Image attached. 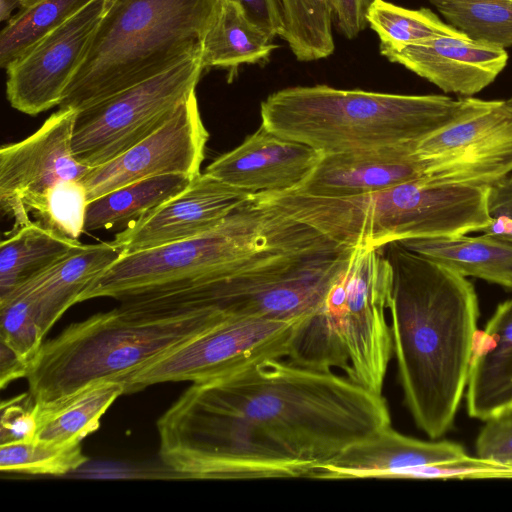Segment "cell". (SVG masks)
Returning <instances> with one entry per match:
<instances>
[{
    "label": "cell",
    "mask_w": 512,
    "mask_h": 512,
    "mask_svg": "<svg viewBox=\"0 0 512 512\" xmlns=\"http://www.w3.org/2000/svg\"><path fill=\"white\" fill-rule=\"evenodd\" d=\"M392 269L393 356L404 403L431 439L453 425L467 385L479 315L466 277L397 242L380 247Z\"/></svg>",
    "instance_id": "1"
},
{
    "label": "cell",
    "mask_w": 512,
    "mask_h": 512,
    "mask_svg": "<svg viewBox=\"0 0 512 512\" xmlns=\"http://www.w3.org/2000/svg\"><path fill=\"white\" fill-rule=\"evenodd\" d=\"M192 385L251 421L288 455L313 467L315 475L345 449L391 426L383 394L332 370L298 366L285 358L265 359Z\"/></svg>",
    "instance_id": "2"
},
{
    "label": "cell",
    "mask_w": 512,
    "mask_h": 512,
    "mask_svg": "<svg viewBox=\"0 0 512 512\" xmlns=\"http://www.w3.org/2000/svg\"><path fill=\"white\" fill-rule=\"evenodd\" d=\"M338 247L318 230L254 196L201 235L121 255L81 293L78 303L192 286L281 257Z\"/></svg>",
    "instance_id": "3"
},
{
    "label": "cell",
    "mask_w": 512,
    "mask_h": 512,
    "mask_svg": "<svg viewBox=\"0 0 512 512\" xmlns=\"http://www.w3.org/2000/svg\"><path fill=\"white\" fill-rule=\"evenodd\" d=\"M120 302L43 342L26 376L34 402H49L94 382L118 381L226 320L214 308L156 309Z\"/></svg>",
    "instance_id": "4"
},
{
    "label": "cell",
    "mask_w": 512,
    "mask_h": 512,
    "mask_svg": "<svg viewBox=\"0 0 512 512\" xmlns=\"http://www.w3.org/2000/svg\"><path fill=\"white\" fill-rule=\"evenodd\" d=\"M474 97L404 95L328 85L278 90L261 103V124L322 155L418 143L463 115Z\"/></svg>",
    "instance_id": "5"
},
{
    "label": "cell",
    "mask_w": 512,
    "mask_h": 512,
    "mask_svg": "<svg viewBox=\"0 0 512 512\" xmlns=\"http://www.w3.org/2000/svg\"><path fill=\"white\" fill-rule=\"evenodd\" d=\"M490 190L423 178L360 197H314L292 190L255 197L338 245L380 248L405 239L481 231L493 219Z\"/></svg>",
    "instance_id": "6"
},
{
    "label": "cell",
    "mask_w": 512,
    "mask_h": 512,
    "mask_svg": "<svg viewBox=\"0 0 512 512\" xmlns=\"http://www.w3.org/2000/svg\"><path fill=\"white\" fill-rule=\"evenodd\" d=\"M219 0H109L61 109L77 112L200 55Z\"/></svg>",
    "instance_id": "7"
},
{
    "label": "cell",
    "mask_w": 512,
    "mask_h": 512,
    "mask_svg": "<svg viewBox=\"0 0 512 512\" xmlns=\"http://www.w3.org/2000/svg\"><path fill=\"white\" fill-rule=\"evenodd\" d=\"M392 269L380 248L357 245L320 307L296 328L287 356L307 368L343 371L355 384L382 394L393 357L386 317Z\"/></svg>",
    "instance_id": "8"
},
{
    "label": "cell",
    "mask_w": 512,
    "mask_h": 512,
    "mask_svg": "<svg viewBox=\"0 0 512 512\" xmlns=\"http://www.w3.org/2000/svg\"><path fill=\"white\" fill-rule=\"evenodd\" d=\"M159 455L177 476L202 480L314 478L315 470L284 452L238 412L193 385L157 421Z\"/></svg>",
    "instance_id": "9"
},
{
    "label": "cell",
    "mask_w": 512,
    "mask_h": 512,
    "mask_svg": "<svg viewBox=\"0 0 512 512\" xmlns=\"http://www.w3.org/2000/svg\"><path fill=\"white\" fill-rule=\"evenodd\" d=\"M200 55L77 113L72 151L89 167L103 165L160 129L193 93L203 72Z\"/></svg>",
    "instance_id": "10"
},
{
    "label": "cell",
    "mask_w": 512,
    "mask_h": 512,
    "mask_svg": "<svg viewBox=\"0 0 512 512\" xmlns=\"http://www.w3.org/2000/svg\"><path fill=\"white\" fill-rule=\"evenodd\" d=\"M303 321L226 319L118 381L128 394L163 382L209 381L265 359H286Z\"/></svg>",
    "instance_id": "11"
},
{
    "label": "cell",
    "mask_w": 512,
    "mask_h": 512,
    "mask_svg": "<svg viewBox=\"0 0 512 512\" xmlns=\"http://www.w3.org/2000/svg\"><path fill=\"white\" fill-rule=\"evenodd\" d=\"M77 111L51 114L33 134L0 149V207L13 219V229L31 222L45 192L63 180H81L92 168L72 151Z\"/></svg>",
    "instance_id": "12"
},
{
    "label": "cell",
    "mask_w": 512,
    "mask_h": 512,
    "mask_svg": "<svg viewBox=\"0 0 512 512\" xmlns=\"http://www.w3.org/2000/svg\"><path fill=\"white\" fill-rule=\"evenodd\" d=\"M108 3L93 0L6 69V97L14 109L35 116L60 104Z\"/></svg>",
    "instance_id": "13"
},
{
    "label": "cell",
    "mask_w": 512,
    "mask_h": 512,
    "mask_svg": "<svg viewBox=\"0 0 512 512\" xmlns=\"http://www.w3.org/2000/svg\"><path fill=\"white\" fill-rule=\"evenodd\" d=\"M209 133L193 92L156 132L117 158L91 168L81 179L89 202L112 190L148 177L199 175Z\"/></svg>",
    "instance_id": "14"
},
{
    "label": "cell",
    "mask_w": 512,
    "mask_h": 512,
    "mask_svg": "<svg viewBox=\"0 0 512 512\" xmlns=\"http://www.w3.org/2000/svg\"><path fill=\"white\" fill-rule=\"evenodd\" d=\"M254 199L208 173H200L180 193L128 224L111 243L122 255L201 235Z\"/></svg>",
    "instance_id": "15"
},
{
    "label": "cell",
    "mask_w": 512,
    "mask_h": 512,
    "mask_svg": "<svg viewBox=\"0 0 512 512\" xmlns=\"http://www.w3.org/2000/svg\"><path fill=\"white\" fill-rule=\"evenodd\" d=\"M321 157L310 146L283 138L261 124L205 172L251 195L280 193L299 188Z\"/></svg>",
    "instance_id": "16"
},
{
    "label": "cell",
    "mask_w": 512,
    "mask_h": 512,
    "mask_svg": "<svg viewBox=\"0 0 512 512\" xmlns=\"http://www.w3.org/2000/svg\"><path fill=\"white\" fill-rule=\"evenodd\" d=\"M418 143L322 155L304 183L292 190L325 198H350L427 178L433 160L416 152Z\"/></svg>",
    "instance_id": "17"
},
{
    "label": "cell",
    "mask_w": 512,
    "mask_h": 512,
    "mask_svg": "<svg viewBox=\"0 0 512 512\" xmlns=\"http://www.w3.org/2000/svg\"><path fill=\"white\" fill-rule=\"evenodd\" d=\"M381 55L429 81L445 93L473 97L505 69L506 49L467 36H437Z\"/></svg>",
    "instance_id": "18"
},
{
    "label": "cell",
    "mask_w": 512,
    "mask_h": 512,
    "mask_svg": "<svg viewBox=\"0 0 512 512\" xmlns=\"http://www.w3.org/2000/svg\"><path fill=\"white\" fill-rule=\"evenodd\" d=\"M468 456L458 443L423 441L389 426L322 464L314 479L407 478L414 469Z\"/></svg>",
    "instance_id": "19"
},
{
    "label": "cell",
    "mask_w": 512,
    "mask_h": 512,
    "mask_svg": "<svg viewBox=\"0 0 512 512\" xmlns=\"http://www.w3.org/2000/svg\"><path fill=\"white\" fill-rule=\"evenodd\" d=\"M466 387L472 418L485 421L512 409V298L497 306L476 336Z\"/></svg>",
    "instance_id": "20"
},
{
    "label": "cell",
    "mask_w": 512,
    "mask_h": 512,
    "mask_svg": "<svg viewBox=\"0 0 512 512\" xmlns=\"http://www.w3.org/2000/svg\"><path fill=\"white\" fill-rule=\"evenodd\" d=\"M121 255L111 241L82 244L14 291L27 297L46 336L67 309L78 303L79 296L91 282Z\"/></svg>",
    "instance_id": "21"
},
{
    "label": "cell",
    "mask_w": 512,
    "mask_h": 512,
    "mask_svg": "<svg viewBox=\"0 0 512 512\" xmlns=\"http://www.w3.org/2000/svg\"><path fill=\"white\" fill-rule=\"evenodd\" d=\"M397 243L464 277L472 276L512 289L511 241L482 233L413 238Z\"/></svg>",
    "instance_id": "22"
},
{
    "label": "cell",
    "mask_w": 512,
    "mask_h": 512,
    "mask_svg": "<svg viewBox=\"0 0 512 512\" xmlns=\"http://www.w3.org/2000/svg\"><path fill=\"white\" fill-rule=\"evenodd\" d=\"M273 40V36L247 16L239 3L219 0L215 17L201 41L203 69H227L230 82L240 66L267 63L278 47Z\"/></svg>",
    "instance_id": "23"
},
{
    "label": "cell",
    "mask_w": 512,
    "mask_h": 512,
    "mask_svg": "<svg viewBox=\"0 0 512 512\" xmlns=\"http://www.w3.org/2000/svg\"><path fill=\"white\" fill-rule=\"evenodd\" d=\"M124 391L120 381L102 380L49 402H34L36 430L32 439L61 445L81 443L99 428L102 416Z\"/></svg>",
    "instance_id": "24"
},
{
    "label": "cell",
    "mask_w": 512,
    "mask_h": 512,
    "mask_svg": "<svg viewBox=\"0 0 512 512\" xmlns=\"http://www.w3.org/2000/svg\"><path fill=\"white\" fill-rule=\"evenodd\" d=\"M82 244L37 221L12 229L0 243V299Z\"/></svg>",
    "instance_id": "25"
},
{
    "label": "cell",
    "mask_w": 512,
    "mask_h": 512,
    "mask_svg": "<svg viewBox=\"0 0 512 512\" xmlns=\"http://www.w3.org/2000/svg\"><path fill=\"white\" fill-rule=\"evenodd\" d=\"M194 178L186 174L148 177L95 198L87 207L85 231L126 227L183 191Z\"/></svg>",
    "instance_id": "26"
},
{
    "label": "cell",
    "mask_w": 512,
    "mask_h": 512,
    "mask_svg": "<svg viewBox=\"0 0 512 512\" xmlns=\"http://www.w3.org/2000/svg\"><path fill=\"white\" fill-rule=\"evenodd\" d=\"M367 21L380 40L379 51L399 49L437 36H466L429 8L409 9L385 0H376L371 5Z\"/></svg>",
    "instance_id": "27"
},
{
    "label": "cell",
    "mask_w": 512,
    "mask_h": 512,
    "mask_svg": "<svg viewBox=\"0 0 512 512\" xmlns=\"http://www.w3.org/2000/svg\"><path fill=\"white\" fill-rule=\"evenodd\" d=\"M284 39L295 58L310 62L334 53L332 15L328 0H278Z\"/></svg>",
    "instance_id": "28"
},
{
    "label": "cell",
    "mask_w": 512,
    "mask_h": 512,
    "mask_svg": "<svg viewBox=\"0 0 512 512\" xmlns=\"http://www.w3.org/2000/svg\"><path fill=\"white\" fill-rule=\"evenodd\" d=\"M93 0H39L21 9L0 35V65L7 69L47 34Z\"/></svg>",
    "instance_id": "29"
},
{
    "label": "cell",
    "mask_w": 512,
    "mask_h": 512,
    "mask_svg": "<svg viewBox=\"0 0 512 512\" xmlns=\"http://www.w3.org/2000/svg\"><path fill=\"white\" fill-rule=\"evenodd\" d=\"M444 20L468 38L512 46V0H428Z\"/></svg>",
    "instance_id": "30"
},
{
    "label": "cell",
    "mask_w": 512,
    "mask_h": 512,
    "mask_svg": "<svg viewBox=\"0 0 512 512\" xmlns=\"http://www.w3.org/2000/svg\"><path fill=\"white\" fill-rule=\"evenodd\" d=\"M88 461L78 444H55L36 439L1 443L0 469L2 472L32 475H64Z\"/></svg>",
    "instance_id": "31"
},
{
    "label": "cell",
    "mask_w": 512,
    "mask_h": 512,
    "mask_svg": "<svg viewBox=\"0 0 512 512\" xmlns=\"http://www.w3.org/2000/svg\"><path fill=\"white\" fill-rule=\"evenodd\" d=\"M89 204L81 180H63L48 189L32 212L37 222L74 240L85 231Z\"/></svg>",
    "instance_id": "32"
},
{
    "label": "cell",
    "mask_w": 512,
    "mask_h": 512,
    "mask_svg": "<svg viewBox=\"0 0 512 512\" xmlns=\"http://www.w3.org/2000/svg\"><path fill=\"white\" fill-rule=\"evenodd\" d=\"M44 335L25 295L14 291L0 299V338L28 367L43 344Z\"/></svg>",
    "instance_id": "33"
},
{
    "label": "cell",
    "mask_w": 512,
    "mask_h": 512,
    "mask_svg": "<svg viewBox=\"0 0 512 512\" xmlns=\"http://www.w3.org/2000/svg\"><path fill=\"white\" fill-rule=\"evenodd\" d=\"M485 422L475 443L477 457L512 468V409Z\"/></svg>",
    "instance_id": "34"
},
{
    "label": "cell",
    "mask_w": 512,
    "mask_h": 512,
    "mask_svg": "<svg viewBox=\"0 0 512 512\" xmlns=\"http://www.w3.org/2000/svg\"><path fill=\"white\" fill-rule=\"evenodd\" d=\"M36 430L34 400L22 394L1 405V443L32 439Z\"/></svg>",
    "instance_id": "35"
},
{
    "label": "cell",
    "mask_w": 512,
    "mask_h": 512,
    "mask_svg": "<svg viewBox=\"0 0 512 512\" xmlns=\"http://www.w3.org/2000/svg\"><path fill=\"white\" fill-rule=\"evenodd\" d=\"M376 0H328L332 20L347 39L357 37L367 26V14Z\"/></svg>",
    "instance_id": "36"
},
{
    "label": "cell",
    "mask_w": 512,
    "mask_h": 512,
    "mask_svg": "<svg viewBox=\"0 0 512 512\" xmlns=\"http://www.w3.org/2000/svg\"><path fill=\"white\" fill-rule=\"evenodd\" d=\"M239 3L247 16L268 34L280 36L283 18L278 0H231Z\"/></svg>",
    "instance_id": "37"
},
{
    "label": "cell",
    "mask_w": 512,
    "mask_h": 512,
    "mask_svg": "<svg viewBox=\"0 0 512 512\" xmlns=\"http://www.w3.org/2000/svg\"><path fill=\"white\" fill-rule=\"evenodd\" d=\"M489 211L492 217L505 216L512 219V173L491 188Z\"/></svg>",
    "instance_id": "38"
},
{
    "label": "cell",
    "mask_w": 512,
    "mask_h": 512,
    "mask_svg": "<svg viewBox=\"0 0 512 512\" xmlns=\"http://www.w3.org/2000/svg\"><path fill=\"white\" fill-rule=\"evenodd\" d=\"M0 385L4 388L11 381L26 377L28 365L23 362L9 347L1 343L0 352Z\"/></svg>",
    "instance_id": "39"
},
{
    "label": "cell",
    "mask_w": 512,
    "mask_h": 512,
    "mask_svg": "<svg viewBox=\"0 0 512 512\" xmlns=\"http://www.w3.org/2000/svg\"><path fill=\"white\" fill-rule=\"evenodd\" d=\"M480 232L512 242V219L505 216L493 217L491 223Z\"/></svg>",
    "instance_id": "40"
},
{
    "label": "cell",
    "mask_w": 512,
    "mask_h": 512,
    "mask_svg": "<svg viewBox=\"0 0 512 512\" xmlns=\"http://www.w3.org/2000/svg\"><path fill=\"white\" fill-rule=\"evenodd\" d=\"M17 5H21V0H0V20H10L11 12Z\"/></svg>",
    "instance_id": "41"
},
{
    "label": "cell",
    "mask_w": 512,
    "mask_h": 512,
    "mask_svg": "<svg viewBox=\"0 0 512 512\" xmlns=\"http://www.w3.org/2000/svg\"><path fill=\"white\" fill-rule=\"evenodd\" d=\"M39 0H21V9H24V8H27V7H30L31 5L35 4L36 2H38Z\"/></svg>",
    "instance_id": "42"
},
{
    "label": "cell",
    "mask_w": 512,
    "mask_h": 512,
    "mask_svg": "<svg viewBox=\"0 0 512 512\" xmlns=\"http://www.w3.org/2000/svg\"><path fill=\"white\" fill-rule=\"evenodd\" d=\"M507 101H508L509 103H511V104H512V96H511V97H509V98L507 99Z\"/></svg>",
    "instance_id": "43"
}]
</instances>
